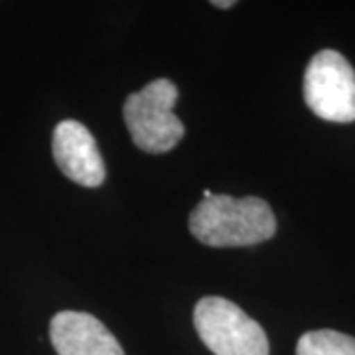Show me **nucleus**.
I'll return each mask as SVG.
<instances>
[{"label":"nucleus","mask_w":355,"mask_h":355,"mask_svg":"<svg viewBox=\"0 0 355 355\" xmlns=\"http://www.w3.org/2000/svg\"><path fill=\"white\" fill-rule=\"evenodd\" d=\"M190 231L207 247H251L277 233V219L261 198L214 193L191 211Z\"/></svg>","instance_id":"f257e3e1"},{"label":"nucleus","mask_w":355,"mask_h":355,"mask_svg":"<svg viewBox=\"0 0 355 355\" xmlns=\"http://www.w3.org/2000/svg\"><path fill=\"white\" fill-rule=\"evenodd\" d=\"M178 87L170 79H154L146 87L128 95L123 114L132 142L140 150L162 154L184 139L186 128L174 113Z\"/></svg>","instance_id":"f03ea898"},{"label":"nucleus","mask_w":355,"mask_h":355,"mask_svg":"<svg viewBox=\"0 0 355 355\" xmlns=\"http://www.w3.org/2000/svg\"><path fill=\"white\" fill-rule=\"evenodd\" d=\"M193 326L214 355H268L261 324L227 298H202L193 308Z\"/></svg>","instance_id":"7ed1b4c3"},{"label":"nucleus","mask_w":355,"mask_h":355,"mask_svg":"<svg viewBox=\"0 0 355 355\" xmlns=\"http://www.w3.org/2000/svg\"><path fill=\"white\" fill-rule=\"evenodd\" d=\"M308 109L330 123L355 121V69L340 51L322 50L304 73Z\"/></svg>","instance_id":"20e7f679"},{"label":"nucleus","mask_w":355,"mask_h":355,"mask_svg":"<svg viewBox=\"0 0 355 355\" xmlns=\"http://www.w3.org/2000/svg\"><path fill=\"white\" fill-rule=\"evenodd\" d=\"M53 160L71 182L97 188L105 182V162L89 128L73 119L62 121L53 130Z\"/></svg>","instance_id":"39448f33"},{"label":"nucleus","mask_w":355,"mask_h":355,"mask_svg":"<svg viewBox=\"0 0 355 355\" xmlns=\"http://www.w3.org/2000/svg\"><path fill=\"white\" fill-rule=\"evenodd\" d=\"M50 336L58 355H125L107 326L87 312L64 310L55 314Z\"/></svg>","instance_id":"423d86ee"},{"label":"nucleus","mask_w":355,"mask_h":355,"mask_svg":"<svg viewBox=\"0 0 355 355\" xmlns=\"http://www.w3.org/2000/svg\"><path fill=\"white\" fill-rule=\"evenodd\" d=\"M296 355H355V338L336 330H316L304 334Z\"/></svg>","instance_id":"0eeeda50"},{"label":"nucleus","mask_w":355,"mask_h":355,"mask_svg":"<svg viewBox=\"0 0 355 355\" xmlns=\"http://www.w3.org/2000/svg\"><path fill=\"white\" fill-rule=\"evenodd\" d=\"M211 4H214L216 8H231V6H235L233 0H214Z\"/></svg>","instance_id":"6e6552de"}]
</instances>
